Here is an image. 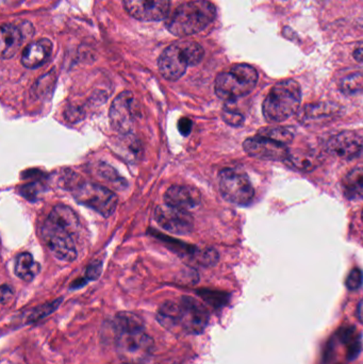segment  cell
Wrapping results in <instances>:
<instances>
[{"mask_svg":"<svg viewBox=\"0 0 363 364\" xmlns=\"http://www.w3.org/2000/svg\"><path fill=\"white\" fill-rule=\"evenodd\" d=\"M204 54V48L196 42H176L160 54L158 59L160 74L166 80H179L189 66L199 63Z\"/></svg>","mask_w":363,"mask_h":364,"instance_id":"cell-3","label":"cell"},{"mask_svg":"<svg viewBox=\"0 0 363 364\" xmlns=\"http://www.w3.org/2000/svg\"><path fill=\"white\" fill-rule=\"evenodd\" d=\"M216 7L209 0H191L178 6L166 18V29L176 37H187L204 30L216 20Z\"/></svg>","mask_w":363,"mask_h":364,"instance_id":"cell-1","label":"cell"},{"mask_svg":"<svg viewBox=\"0 0 363 364\" xmlns=\"http://www.w3.org/2000/svg\"><path fill=\"white\" fill-rule=\"evenodd\" d=\"M164 202L168 206L189 211L196 208L202 202L200 192L190 186H173L164 194Z\"/></svg>","mask_w":363,"mask_h":364,"instance_id":"cell-15","label":"cell"},{"mask_svg":"<svg viewBox=\"0 0 363 364\" xmlns=\"http://www.w3.org/2000/svg\"><path fill=\"white\" fill-rule=\"evenodd\" d=\"M223 119L226 121V124L238 127L243 124L244 116L238 111L233 110V109H226L223 112Z\"/></svg>","mask_w":363,"mask_h":364,"instance_id":"cell-32","label":"cell"},{"mask_svg":"<svg viewBox=\"0 0 363 364\" xmlns=\"http://www.w3.org/2000/svg\"><path fill=\"white\" fill-rule=\"evenodd\" d=\"M12 295H13L12 289L10 288L9 286H7V284H4V286H1V303H3V305H5V303L11 298Z\"/></svg>","mask_w":363,"mask_h":364,"instance_id":"cell-35","label":"cell"},{"mask_svg":"<svg viewBox=\"0 0 363 364\" xmlns=\"http://www.w3.org/2000/svg\"><path fill=\"white\" fill-rule=\"evenodd\" d=\"M257 135H262V137L268 138V139L273 140L277 143L283 144V145L288 146L293 140V133L290 129L285 127H266V128L260 129Z\"/></svg>","mask_w":363,"mask_h":364,"instance_id":"cell-26","label":"cell"},{"mask_svg":"<svg viewBox=\"0 0 363 364\" xmlns=\"http://www.w3.org/2000/svg\"><path fill=\"white\" fill-rule=\"evenodd\" d=\"M196 261L202 267H212L219 261V254L216 250H204L200 255H195Z\"/></svg>","mask_w":363,"mask_h":364,"instance_id":"cell-30","label":"cell"},{"mask_svg":"<svg viewBox=\"0 0 363 364\" xmlns=\"http://www.w3.org/2000/svg\"><path fill=\"white\" fill-rule=\"evenodd\" d=\"M339 104L333 102H316V104H306L300 111V121H318L325 117L333 116L339 112Z\"/></svg>","mask_w":363,"mask_h":364,"instance_id":"cell-20","label":"cell"},{"mask_svg":"<svg viewBox=\"0 0 363 364\" xmlns=\"http://www.w3.org/2000/svg\"><path fill=\"white\" fill-rule=\"evenodd\" d=\"M362 221H363V211H362Z\"/></svg>","mask_w":363,"mask_h":364,"instance_id":"cell-38","label":"cell"},{"mask_svg":"<svg viewBox=\"0 0 363 364\" xmlns=\"http://www.w3.org/2000/svg\"><path fill=\"white\" fill-rule=\"evenodd\" d=\"M192 127H193V123H192L191 119H187V117H181L179 119L178 131L181 135H185V137L189 135L190 133H191Z\"/></svg>","mask_w":363,"mask_h":364,"instance_id":"cell-34","label":"cell"},{"mask_svg":"<svg viewBox=\"0 0 363 364\" xmlns=\"http://www.w3.org/2000/svg\"><path fill=\"white\" fill-rule=\"evenodd\" d=\"M62 299H57V301H51V303H44L42 306L35 308L32 313H30L28 317L29 323H35V322L41 321L44 317L51 315L54 311L57 310L58 307L60 306Z\"/></svg>","mask_w":363,"mask_h":364,"instance_id":"cell-27","label":"cell"},{"mask_svg":"<svg viewBox=\"0 0 363 364\" xmlns=\"http://www.w3.org/2000/svg\"><path fill=\"white\" fill-rule=\"evenodd\" d=\"M154 219L160 227L171 233L189 234L194 228V219L189 211L166 204L156 208Z\"/></svg>","mask_w":363,"mask_h":364,"instance_id":"cell-11","label":"cell"},{"mask_svg":"<svg viewBox=\"0 0 363 364\" xmlns=\"http://www.w3.org/2000/svg\"><path fill=\"white\" fill-rule=\"evenodd\" d=\"M344 195L350 200H363V167L352 169L342 181Z\"/></svg>","mask_w":363,"mask_h":364,"instance_id":"cell-21","label":"cell"},{"mask_svg":"<svg viewBox=\"0 0 363 364\" xmlns=\"http://www.w3.org/2000/svg\"><path fill=\"white\" fill-rule=\"evenodd\" d=\"M129 16L142 22L166 20L170 13V0H123Z\"/></svg>","mask_w":363,"mask_h":364,"instance_id":"cell-12","label":"cell"},{"mask_svg":"<svg viewBox=\"0 0 363 364\" xmlns=\"http://www.w3.org/2000/svg\"><path fill=\"white\" fill-rule=\"evenodd\" d=\"M16 275L24 281L30 282L41 272V265L29 253L18 255L16 261Z\"/></svg>","mask_w":363,"mask_h":364,"instance_id":"cell-23","label":"cell"},{"mask_svg":"<svg viewBox=\"0 0 363 364\" xmlns=\"http://www.w3.org/2000/svg\"><path fill=\"white\" fill-rule=\"evenodd\" d=\"M223 198L238 206H248L254 198V190L250 178L235 169H223L219 176Z\"/></svg>","mask_w":363,"mask_h":364,"instance_id":"cell-7","label":"cell"},{"mask_svg":"<svg viewBox=\"0 0 363 364\" xmlns=\"http://www.w3.org/2000/svg\"><path fill=\"white\" fill-rule=\"evenodd\" d=\"M180 327L189 334H200L209 324L210 315L206 307L197 299L183 296L179 301Z\"/></svg>","mask_w":363,"mask_h":364,"instance_id":"cell-9","label":"cell"},{"mask_svg":"<svg viewBox=\"0 0 363 364\" xmlns=\"http://www.w3.org/2000/svg\"><path fill=\"white\" fill-rule=\"evenodd\" d=\"M75 232L68 228L46 219L42 226V238L56 258L66 262H72L77 258Z\"/></svg>","mask_w":363,"mask_h":364,"instance_id":"cell-6","label":"cell"},{"mask_svg":"<svg viewBox=\"0 0 363 364\" xmlns=\"http://www.w3.org/2000/svg\"><path fill=\"white\" fill-rule=\"evenodd\" d=\"M24 41V32L18 27L5 24L1 27V56L10 59L20 49Z\"/></svg>","mask_w":363,"mask_h":364,"instance_id":"cell-17","label":"cell"},{"mask_svg":"<svg viewBox=\"0 0 363 364\" xmlns=\"http://www.w3.org/2000/svg\"><path fill=\"white\" fill-rule=\"evenodd\" d=\"M337 338L345 346L347 359H356L362 348L361 336L357 332L356 328L352 326H342L338 329Z\"/></svg>","mask_w":363,"mask_h":364,"instance_id":"cell-19","label":"cell"},{"mask_svg":"<svg viewBox=\"0 0 363 364\" xmlns=\"http://www.w3.org/2000/svg\"><path fill=\"white\" fill-rule=\"evenodd\" d=\"M157 321L166 329L172 330L180 326L179 303L168 301L162 303L157 313Z\"/></svg>","mask_w":363,"mask_h":364,"instance_id":"cell-24","label":"cell"},{"mask_svg":"<svg viewBox=\"0 0 363 364\" xmlns=\"http://www.w3.org/2000/svg\"><path fill=\"white\" fill-rule=\"evenodd\" d=\"M113 325L116 334L133 332V330H144V323L141 317L131 313H118L114 319Z\"/></svg>","mask_w":363,"mask_h":364,"instance_id":"cell-25","label":"cell"},{"mask_svg":"<svg viewBox=\"0 0 363 364\" xmlns=\"http://www.w3.org/2000/svg\"><path fill=\"white\" fill-rule=\"evenodd\" d=\"M341 90L344 94L352 95L363 90V75L355 74L343 79Z\"/></svg>","mask_w":363,"mask_h":364,"instance_id":"cell-28","label":"cell"},{"mask_svg":"<svg viewBox=\"0 0 363 364\" xmlns=\"http://www.w3.org/2000/svg\"><path fill=\"white\" fill-rule=\"evenodd\" d=\"M101 273V262L100 261H96V262L92 263L87 269V280H96L100 276Z\"/></svg>","mask_w":363,"mask_h":364,"instance_id":"cell-33","label":"cell"},{"mask_svg":"<svg viewBox=\"0 0 363 364\" xmlns=\"http://www.w3.org/2000/svg\"><path fill=\"white\" fill-rule=\"evenodd\" d=\"M363 274L360 269H352L345 280L346 288L350 291H356L362 286Z\"/></svg>","mask_w":363,"mask_h":364,"instance_id":"cell-31","label":"cell"},{"mask_svg":"<svg viewBox=\"0 0 363 364\" xmlns=\"http://www.w3.org/2000/svg\"><path fill=\"white\" fill-rule=\"evenodd\" d=\"M352 56L356 59V61L363 63V42H361V43L356 46L354 52H352Z\"/></svg>","mask_w":363,"mask_h":364,"instance_id":"cell-36","label":"cell"},{"mask_svg":"<svg viewBox=\"0 0 363 364\" xmlns=\"http://www.w3.org/2000/svg\"><path fill=\"white\" fill-rule=\"evenodd\" d=\"M198 294L204 301L210 303L214 307H222L228 301V295L226 293L218 292V291L202 290Z\"/></svg>","mask_w":363,"mask_h":364,"instance_id":"cell-29","label":"cell"},{"mask_svg":"<svg viewBox=\"0 0 363 364\" xmlns=\"http://www.w3.org/2000/svg\"><path fill=\"white\" fill-rule=\"evenodd\" d=\"M243 148L246 154L252 158L283 162L287 160L290 152L287 146L259 135L246 139Z\"/></svg>","mask_w":363,"mask_h":364,"instance_id":"cell-14","label":"cell"},{"mask_svg":"<svg viewBox=\"0 0 363 364\" xmlns=\"http://www.w3.org/2000/svg\"><path fill=\"white\" fill-rule=\"evenodd\" d=\"M50 222L57 224V225L62 226V227L68 228L76 233L79 228L78 215L76 214L74 210L66 205H58L49 213V217H47Z\"/></svg>","mask_w":363,"mask_h":364,"instance_id":"cell-22","label":"cell"},{"mask_svg":"<svg viewBox=\"0 0 363 364\" xmlns=\"http://www.w3.org/2000/svg\"><path fill=\"white\" fill-rule=\"evenodd\" d=\"M258 83V72L250 64H237L227 72L221 73L216 79V95L221 99L233 102L248 95Z\"/></svg>","mask_w":363,"mask_h":364,"instance_id":"cell-4","label":"cell"},{"mask_svg":"<svg viewBox=\"0 0 363 364\" xmlns=\"http://www.w3.org/2000/svg\"><path fill=\"white\" fill-rule=\"evenodd\" d=\"M116 351L127 363L144 361L154 351V340L144 330L118 332L116 339Z\"/></svg>","mask_w":363,"mask_h":364,"instance_id":"cell-8","label":"cell"},{"mask_svg":"<svg viewBox=\"0 0 363 364\" xmlns=\"http://www.w3.org/2000/svg\"><path fill=\"white\" fill-rule=\"evenodd\" d=\"M326 150L331 156L345 160L363 157V138L354 131H342L329 138Z\"/></svg>","mask_w":363,"mask_h":364,"instance_id":"cell-13","label":"cell"},{"mask_svg":"<svg viewBox=\"0 0 363 364\" xmlns=\"http://www.w3.org/2000/svg\"><path fill=\"white\" fill-rule=\"evenodd\" d=\"M285 163L293 167L296 171L302 173H309L316 169L320 165L321 158L314 152H304V150H295L290 152L289 157Z\"/></svg>","mask_w":363,"mask_h":364,"instance_id":"cell-18","label":"cell"},{"mask_svg":"<svg viewBox=\"0 0 363 364\" xmlns=\"http://www.w3.org/2000/svg\"><path fill=\"white\" fill-rule=\"evenodd\" d=\"M126 364H128V363H126Z\"/></svg>","mask_w":363,"mask_h":364,"instance_id":"cell-39","label":"cell"},{"mask_svg":"<svg viewBox=\"0 0 363 364\" xmlns=\"http://www.w3.org/2000/svg\"><path fill=\"white\" fill-rule=\"evenodd\" d=\"M302 102V90L297 81L288 79L276 83L262 104L268 123H281L297 112Z\"/></svg>","mask_w":363,"mask_h":364,"instance_id":"cell-2","label":"cell"},{"mask_svg":"<svg viewBox=\"0 0 363 364\" xmlns=\"http://www.w3.org/2000/svg\"><path fill=\"white\" fill-rule=\"evenodd\" d=\"M73 195L77 202L93 209L104 217L113 214L118 204V196L111 190L91 182H83L77 186Z\"/></svg>","mask_w":363,"mask_h":364,"instance_id":"cell-5","label":"cell"},{"mask_svg":"<svg viewBox=\"0 0 363 364\" xmlns=\"http://www.w3.org/2000/svg\"><path fill=\"white\" fill-rule=\"evenodd\" d=\"M135 98L131 92L118 95L110 108L109 119L112 128L123 135H128L135 126Z\"/></svg>","mask_w":363,"mask_h":364,"instance_id":"cell-10","label":"cell"},{"mask_svg":"<svg viewBox=\"0 0 363 364\" xmlns=\"http://www.w3.org/2000/svg\"><path fill=\"white\" fill-rule=\"evenodd\" d=\"M357 317L363 324V299L359 301L358 308H357Z\"/></svg>","mask_w":363,"mask_h":364,"instance_id":"cell-37","label":"cell"},{"mask_svg":"<svg viewBox=\"0 0 363 364\" xmlns=\"http://www.w3.org/2000/svg\"><path fill=\"white\" fill-rule=\"evenodd\" d=\"M53 50L48 39H41L27 46L22 54V64L27 68H37L46 63Z\"/></svg>","mask_w":363,"mask_h":364,"instance_id":"cell-16","label":"cell"}]
</instances>
